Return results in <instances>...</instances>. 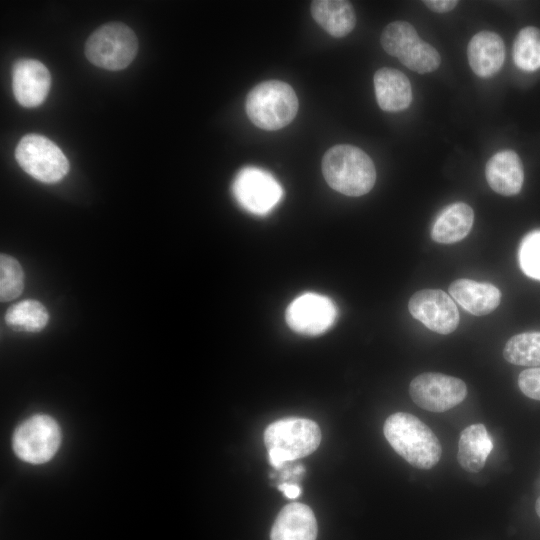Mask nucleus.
Masks as SVG:
<instances>
[{
    "instance_id": "nucleus-11",
    "label": "nucleus",
    "mask_w": 540,
    "mask_h": 540,
    "mask_svg": "<svg viewBox=\"0 0 540 540\" xmlns=\"http://www.w3.org/2000/svg\"><path fill=\"white\" fill-rule=\"evenodd\" d=\"M337 310L331 299L317 293H305L287 307L285 320L295 332L317 336L326 332L335 322Z\"/></svg>"
},
{
    "instance_id": "nucleus-4",
    "label": "nucleus",
    "mask_w": 540,
    "mask_h": 540,
    "mask_svg": "<svg viewBox=\"0 0 540 540\" xmlns=\"http://www.w3.org/2000/svg\"><path fill=\"white\" fill-rule=\"evenodd\" d=\"M293 88L279 80L264 81L250 90L245 109L251 122L263 130L274 131L287 126L298 111Z\"/></svg>"
},
{
    "instance_id": "nucleus-17",
    "label": "nucleus",
    "mask_w": 540,
    "mask_h": 540,
    "mask_svg": "<svg viewBox=\"0 0 540 540\" xmlns=\"http://www.w3.org/2000/svg\"><path fill=\"white\" fill-rule=\"evenodd\" d=\"M468 62L473 72L483 78L496 74L503 66L505 46L502 38L492 31L475 34L467 47Z\"/></svg>"
},
{
    "instance_id": "nucleus-5",
    "label": "nucleus",
    "mask_w": 540,
    "mask_h": 540,
    "mask_svg": "<svg viewBox=\"0 0 540 540\" xmlns=\"http://www.w3.org/2000/svg\"><path fill=\"white\" fill-rule=\"evenodd\" d=\"M137 51L136 34L120 22L100 26L85 44L87 59L97 67L112 71L126 68L135 58Z\"/></svg>"
},
{
    "instance_id": "nucleus-14",
    "label": "nucleus",
    "mask_w": 540,
    "mask_h": 540,
    "mask_svg": "<svg viewBox=\"0 0 540 540\" xmlns=\"http://www.w3.org/2000/svg\"><path fill=\"white\" fill-rule=\"evenodd\" d=\"M485 175L491 189L504 196L518 194L524 181L521 159L512 150L494 154L486 164Z\"/></svg>"
},
{
    "instance_id": "nucleus-7",
    "label": "nucleus",
    "mask_w": 540,
    "mask_h": 540,
    "mask_svg": "<svg viewBox=\"0 0 540 540\" xmlns=\"http://www.w3.org/2000/svg\"><path fill=\"white\" fill-rule=\"evenodd\" d=\"M62 440L58 422L51 416L37 414L23 421L14 431L12 447L19 459L43 464L57 453Z\"/></svg>"
},
{
    "instance_id": "nucleus-1",
    "label": "nucleus",
    "mask_w": 540,
    "mask_h": 540,
    "mask_svg": "<svg viewBox=\"0 0 540 540\" xmlns=\"http://www.w3.org/2000/svg\"><path fill=\"white\" fill-rule=\"evenodd\" d=\"M383 432L395 452L413 467L431 469L441 458L442 448L437 436L412 414L397 412L390 415Z\"/></svg>"
},
{
    "instance_id": "nucleus-21",
    "label": "nucleus",
    "mask_w": 540,
    "mask_h": 540,
    "mask_svg": "<svg viewBox=\"0 0 540 540\" xmlns=\"http://www.w3.org/2000/svg\"><path fill=\"white\" fill-rule=\"evenodd\" d=\"M493 448L492 439L484 424H472L462 430L458 442L457 460L468 472H479Z\"/></svg>"
},
{
    "instance_id": "nucleus-22",
    "label": "nucleus",
    "mask_w": 540,
    "mask_h": 540,
    "mask_svg": "<svg viewBox=\"0 0 540 540\" xmlns=\"http://www.w3.org/2000/svg\"><path fill=\"white\" fill-rule=\"evenodd\" d=\"M49 320L46 308L36 300L28 299L13 304L5 314V322L15 330L38 332Z\"/></svg>"
},
{
    "instance_id": "nucleus-20",
    "label": "nucleus",
    "mask_w": 540,
    "mask_h": 540,
    "mask_svg": "<svg viewBox=\"0 0 540 540\" xmlns=\"http://www.w3.org/2000/svg\"><path fill=\"white\" fill-rule=\"evenodd\" d=\"M313 19L333 37H344L356 25V13L349 1L314 0L310 5Z\"/></svg>"
},
{
    "instance_id": "nucleus-26",
    "label": "nucleus",
    "mask_w": 540,
    "mask_h": 540,
    "mask_svg": "<svg viewBox=\"0 0 540 540\" xmlns=\"http://www.w3.org/2000/svg\"><path fill=\"white\" fill-rule=\"evenodd\" d=\"M519 264L531 278L540 280V231L526 235L519 248Z\"/></svg>"
},
{
    "instance_id": "nucleus-29",
    "label": "nucleus",
    "mask_w": 540,
    "mask_h": 540,
    "mask_svg": "<svg viewBox=\"0 0 540 540\" xmlns=\"http://www.w3.org/2000/svg\"><path fill=\"white\" fill-rule=\"evenodd\" d=\"M278 489L284 493L288 499H295L301 494V488L297 484L282 483Z\"/></svg>"
},
{
    "instance_id": "nucleus-18",
    "label": "nucleus",
    "mask_w": 540,
    "mask_h": 540,
    "mask_svg": "<svg viewBox=\"0 0 540 540\" xmlns=\"http://www.w3.org/2000/svg\"><path fill=\"white\" fill-rule=\"evenodd\" d=\"M375 96L383 111L398 112L412 102V87L407 76L394 68H380L374 74Z\"/></svg>"
},
{
    "instance_id": "nucleus-28",
    "label": "nucleus",
    "mask_w": 540,
    "mask_h": 540,
    "mask_svg": "<svg viewBox=\"0 0 540 540\" xmlns=\"http://www.w3.org/2000/svg\"><path fill=\"white\" fill-rule=\"evenodd\" d=\"M423 3L432 11L445 13L453 10L458 1L455 0H425Z\"/></svg>"
},
{
    "instance_id": "nucleus-9",
    "label": "nucleus",
    "mask_w": 540,
    "mask_h": 540,
    "mask_svg": "<svg viewBox=\"0 0 540 540\" xmlns=\"http://www.w3.org/2000/svg\"><path fill=\"white\" fill-rule=\"evenodd\" d=\"M409 394L419 407L430 412H445L465 399L467 387L459 378L426 372L413 378Z\"/></svg>"
},
{
    "instance_id": "nucleus-13",
    "label": "nucleus",
    "mask_w": 540,
    "mask_h": 540,
    "mask_svg": "<svg viewBox=\"0 0 540 540\" xmlns=\"http://www.w3.org/2000/svg\"><path fill=\"white\" fill-rule=\"evenodd\" d=\"M51 76L44 64L35 59H20L12 69V89L18 103L32 108L44 102Z\"/></svg>"
},
{
    "instance_id": "nucleus-30",
    "label": "nucleus",
    "mask_w": 540,
    "mask_h": 540,
    "mask_svg": "<svg viewBox=\"0 0 540 540\" xmlns=\"http://www.w3.org/2000/svg\"><path fill=\"white\" fill-rule=\"evenodd\" d=\"M535 510H536L537 515L540 517V496H539L538 499L536 500V503H535Z\"/></svg>"
},
{
    "instance_id": "nucleus-19",
    "label": "nucleus",
    "mask_w": 540,
    "mask_h": 540,
    "mask_svg": "<svg viewBox=\"0 0 540 540\" xmlns=\"http://www.w3.org/2000/svg\"><path fill=\"white\" fill-rule=\"evenodd\" d=\"M473 221L474 212L468 204L453 203L444 208L435 219L431 238L441 244L458 242L469 234Z\"/></svg>"
},
{
    "instance_id": "nucleus-15",
    "label": "nucleus",
    "mask_w": 540,
    "mask_h": 540,
    "mask_svg": "<svg viewBox=\"0 0 540 540\" xmlns=\"http://www.w3.org/2000/svg\"><path fill=\"white\" fill-rule=\"evenodd\" d=\"M317 522L311 508L290 503L279 512L270 533V540H316Z\"/></svg>"
},
{
    "instance_id": "nucleus-24",
    "label": "nucleus",
    "mask_w": 540,
    "mask_h": 540,
    "mask_svg": "<svg viewBox=\"0 0 540 540\" xmlns=\"http://www.w3.org/2000/svg\"><path fill=\"white\" fill-rule=\"evenodd\" d=\"M513 59L521 70L540 68V29L528 26L519 31L514 41Z\"/></svg>"
},
{
    "instance_id": "nucleus-25",
    "label": "nucleus",
    "mask_w": 540,
    "mask_h": 540,
    "mask_svg": "<svg viewBox=\"0 0 540 540\" xmlns=\"http://www.w3.org/2000/svg\"><path fill=\"white\" fill-rule=\"evenodd\" d=\"M24 289V272L19 262L6 254L0 256V299L11 301Z\"/></svg>"
},
{
    "instance_id": "nucleus-3",
    "label": "nucleus",
    "mask_w": 540,
    "mask_h": 540,
    "mask_svg": "<svg viewBox=\"0 0 540 540\" xmlns=\"http://www.w3.org/2000/svg\"><path fill=\"white\" fill-rule=\"evenodd\" d=\"M321 441L319 426L306 418L290 417L271 423L264 432L268 459L275 468L314 452Z\"/></svg>"
},
{
    "instance_id": "nucleus-27",
    "label": "nucleus",
    "mask_w": 540,
    "mask_h": 540,
    "mask_svg": "<svg viewBox=\"0 0 540 540\" xmlns=\"http://www.w3.org/2000/svg\"><path fill=\"white\" fill-rule=\"evenodd\" d=\"M518 386L524 395L540 401V367L523 370L518 376Z\"/></svg>"
},
{
    "instance_id": "nucleus-10",
    "label": "nucleus",
    "mask_w": 540,
    "mask_h": 540,
    "mask_svg": "<svg viewBox=\"0 0 540 540\" xmlns=\"http://www.w3.org/2000/svg\"><path fill=\"white\" fill-rule=\"evenodd\" d=\"M233 194L245 210L264 215L278 204L283 191L280 184L268 172L255 167H246L234 180Z\"/></svg>"
},
{
    "instance_id": "nucleus-23",
    "label": "nucleus",
    "mask_w": 540,
    "mask_h": 540,
    "mask_svg": "<svg viewBox=\"0 0 540 540\" xmlns=\"http://www.w3.org/2000/svg\"><path fill=\"white\" fill-rule=\"evenodd\" d=\"M504 359L514 365L540 366V332H523L511 337L503 349Z\"/></svg>"
},
{
    "instance_id": "nucleus-16",
    "label": "nucleus",
    "mask_w": 540,
    "mask_h": 540,
    "mask_svg": "<svg viewBox=\"0 0 540 540\" xmlns=\"http://www.w3.org/2000/svg\"><path fill=\"white\" fill-rule=\"evenodd\" d=\"M448 292L462 308L475 316L491 313L501 301V292L493 284L466 278L453 281Z\"/></svg>"
},
{
    "instance_id": "nucleus-12",
    "label": "nucleus",
    "mask_w": 540,
    "mask_h": 540,
    "mask_svg": "<svg viewBox=\"0 0 540 540\" xmlns=\"http://www.w3.org/2000/svg\"><path fill=\"white\" fill-rule=\"evenodd\" d=\"M408 309L415 319L439 334H450L459 324V312L452 297L439 289L417 291L411 296Z\"/></svg>"
},
{
    "instance_id": "nucleus-8",
    "label": "nucleus",
    "mask_w": 540,
    "mask_h": 540,
    "mask_svg": "<svg viewBox=\"0 0 540 540\" xmlns=\"http://www.w3.org/2000/svg\"><path fill=\"white\" fill-rule=\"evenodd\" d=\"M15 158L26 173L43 183H56L69 170V162L62 150L38 134L25 135L19 141Z\"/></svg>"
},
{
    "instance_id": "nucleus-2",
    "label": "nucleus",
    "mask_w": 540,
    "mask_h": 540,
    "mask_svg": "<svg viewBox=\"0 0 540 540\" xmlns=\"http://www.w3.org/2000/svg\"><path fill=\"white\" fill-rule=\"evenodd\" d=\"M322 173L332 189L352 197L367 194L376 181L372 159L360 148L348 144L327 150L322 158Z\"/></svg>"
},
{
    "instance_id": "nucleus-6",
    "label": "nucleus",
    "mask_w": 540,
    "mask_h": 540,
    "mask_svg": "<svg viewBox=\"0 0 540 540\" xmlns=\"http://www.w3.org/2000/svg\"><path fill=\"white\" fill-rule=\"evenodd\" d=\"M380 41L385 52L398 58L404 66L419 74L433 72L441 63L438 51L421 40L414 26L406 21L388 24L382 32Z\"/></svg>"
}]
</instances>
